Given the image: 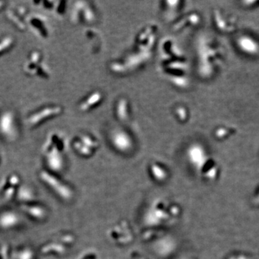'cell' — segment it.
Returning a JSON list of instances; mask_svg holds the SVG:
<instances>
[{
	"mask_svg": "<svg viewBox=\"0 0 259 259\" xmlns=\"http://www.w3.org/2000/svg\"><path fill=\"white\" fill-rule=\"evenodd\" d=\"M252 201H253V203L254 204L255 206L259 207V186L257 187L254 193H253Z\"/></svg>",
	"mask_w": 259,
	"mask_h": 259,
	"instance_id": "cell-10",
	"label": "cell"
},
{
	"mask_svg": "<svg viewBox=\"0 0 259 259\" xmlns=\"http://www.w3.org/2000/svg\"><path fill=\"white\" fill-rule=\"evenodd\" d=\"M15 44L14 37L7 35L0 36V56L9 51Z\"/></svg>",
	"mask_w": 259,
	"mask_h": 259,
	"instance_id": "cell-9",
	"label": "cell"
},
{
	"mask_svg": "<svg viewBox=\"0 0 259 259\" xmlns=\"http://www.w3.org/2000/svg\"><path fill=\"white\" fill-rule=\"evenodd\" d=\"M27 28L39 38L46 39L50 35L49 23L46 17L40 14H32L26 19Z\"/></svg>",
	"mask_w": 259,
	"mask_h": 259,
	"instance_id": "cell-6",
	"label": "cell"
},
{
	"mask_svg": "<svg viewBox=\"0 0 259 259\" xmlns=\"http://www.w3.org/2000/svg\"><path fill=\"white\" fill-rule=\"evenodd\" d=\"M5 3L4 2H0V10L2 9V8H3V6H4Z\"/></svg>",
	"mask_w": 259,
	"mask_h": 259,
	"instance_id": "cell-12",
	"label": "cell"
},
{
	"mask_svg": "<svg viewBox=\"0 0 259 259\" xmlns=\"http://www.w3.org/2000/svg\"><path fill=\"white\" fill-rule=\"evenodd\" d=\"M39 178L61 200L68 201L72 197V192L69 186L64 184L60 179L57 178L54 173L42 170L39 173Z\"/></svg>",
	"mask_w": 259,
	"mask_h": 259,
	"instance_id": "cell-3",
	"label": "cell"
},
{
	"mask_svg": "<svg viewBox=\"0 0 259 259\" xmlns=\"http://www.w3.org/2000/svg\"><path fill=\"white\" fill-rule=\"evenodd\" d=\"M230 259H249L248 257H247L246 255L243 254H237L233 255V257H231Z\"/></svg>",
	"mask_w": 259,
	"mask_h": 259,
	"instance_id": "cell-11",
	"label": "cell"
},
{
	"mask_svg": "<svg viewBox=\"0 0 259 259\" xmlns=\"http://www.w3.org/2000/svg\"><path fill=\"white\" fill-rule=\"evenodd\" d=\"M23 222L21 214L13 209H5L0 212V230L10 231L18 228Z\"/></svg>",
	"mask_w": 259,
	"mask_h": 259,
	"instance_id": "cell-7",
	"label": "cell"
},
{
	"mask_svg": "<svg viewBox=\"0 0 259 259\" xmlns=\"http://www.w3.org/2000/svg\"><path fill=\"white\" fill-rule=\"evenodd\" d=\"M63 113L64 107L61 105H46L28 115L26 119V123L28 127H36L51 119L59 117Z\"/></svg>",
	"mask_w": 259,
	"mask_h": 259,
	"instance_id": "cell-5",
	"label": "cell"
},
{
	"mask_svg": "<svg viewBox=\"0 0 259 259\" xmlns=\"http://www.w3.org/2000/svg\"><path fill=\"white\" fill-rule=\"evenodd\" d=\"M22 211L28 215L29 218L37 221L45 220L48 213L47 209L42 206L30 203L23 204Z\"/></svg>",
	"mask_w": 259,
	"mask_h": 259,
	"instance_id": "cell-8",
	"label": "cell"
},
{
	"mask_svg": "<svg viewBox=\"0 0 259 259\" xmlns=\"http://www.w3.org/2000/svg\"><path fill=\"white\" fill-rule=\"evenodd\" d=\"M23 72L31 77L49 79L51 71L44 55L40 51H32L28 54L23 64Z\"/></svg>",
	"mask_w": 259,
	"mask_h": 259,
	"instance_id": "cell-2",
	"label": "cell"
},
{
	"mask_svg": "<svg viewBox=\"0 0 259 259\" xmlns=\"http://www.w3.org/2000/svg\"><path fill=\"white\" fill-rule=\"evenodd\" d=\"M18 117L13 110H5L0 114V136L8 142H13L18 139Z\"/></svg>",
	"mask_w": 259,
	"mask_h": 259,
	"instance_id": "cell-4",
	"label": "cell"
},
{
	"mask_svg": "<svg viewBox=\"0 0 259 259\" xmlns=\"http://www.w3.org/2000/svg\"><path fill=\"white\" fill-rule=\"evenodd\" d=\"M67 146V138L61 131H54L47 135L42 145V153L46 164L52 173L64 169Z\"/></svg>",
	"mask_w": 259,
	"mask_h": 259,
	"instance_id": "cell-1",
	"label": "cell"
}]
</instances>
